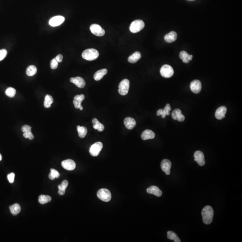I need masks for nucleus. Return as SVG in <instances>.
Segmentation results:
<instances>
[{
    "label": "nucleus",
    "instance_id": "11",
    "mask_svg": "<svg viewBox=\"0 0 242 242\" xmlns=\"http://www.w3.org/2000/svg\"><path fill=\"white\" fill-rule=\"evenodd\" d=\"M65 18L62 16H56L50 19L49 24L52 26H57L62 24L65 21Z\"/></svg>",
    "mask_w": 242,
    "mask_h": 242
},
{
    "label": "nucleus",
    "instance_id": "12",
    "mask_svg": "<svg viewBox=\"0 0 242 242\" xmlns=\"http://www.w3.org/2000/svg\"><path fill=\"white\" fill-rule=\"evenodd\" d=\"M202 85L201 81L199 80H194L192 81L190 84V90L195 94L200 93L201 90Z\"/></svg>",
    "mask_w": 242,
    "mask_h": 242
},
{
    "label": "nucleus",
    "instance_id": "18",
    "mask_svg": "<svg viewBox=\"0 0 242 242\" xmlns=\"http://www.w3.org/2000/svg\"><path fill=\"white\" fill-rule=\"evenodd\" d=\"M227 112V108L224 106L220 107L217 109L215 112V117L218 120L222 119L225 117V115Z\"/></svg>",
    "mask_w": 242,
    "mask_h": 242
},
{
    "label": "nucleus",
    "instance_id": "21",
    "mask_svg": "<svg viewBox=\"0 0 242 242\" xmlns=\"http://www.w3.org/2000/svg\"><path fill=\"white\" fill-rule=\"evenodd\" d=\"M155 134L153 131L150 130H146L142 132L141 134V138L144 140L153 139L155 138Z\"/></svg>",
    "mask_w": 242,
    "mask_h": 242
},
{
    "label": "nucleus",
    "instance_id": "20",
    "mask_svg": "<svg viewBox=\"0 0 242 242\" xmlns=\"http://www.w3.org/2000/svg\"><path fill=\"white\" fill-rule=\"evenodd\" d=\"M124 123L127 129L132 130L136 126V121L134 119L131 117H127L124 120Z\"/></svg>",
    "mask_w": 242,
    "mask_h": 242
},
{
    "label": "nucleus",
    "instance_id": "27",
    "mask_svg": "<svg viewBox=\"0 0 242 242\" xmlns=\"http://www.w3.org/2000/svg\"><path fill=\"white\" fill-rule=\"evenodd\" d=\"M92 123L93 124V127L95 130H97L99 132H101L104 131V126L102 124L100 123L96 119H93L92 121Z\"/></svg>",
    "mask_w": 242,
    "mask_h": 242
},
{
    "label": "nucleus",
    "instance_id": "9",
    "mask_svg": "<svg viewBox=\"0 0 242 242\" xmlns=\"http://www.w3.org/2000/svg\"><path fill=\"white\" fill-rule=\"evenodd\" d=\"M194 156L195 161L197 162L199 165L201 166L205 165V156H204V153H203L201 151H196L195 153Z\"/></svg>",
    "mask_w": 242,
    "mask_h": 242
},
{
    "label": "nucleus",
    "instance_id": "25",
    "mask_svg": "<svg viewBox=\"0 0 242 242\" xmlns=\"http://www.w3.org/2000/svg\"><path fill=\"white\" fill-rule=\"evenodd\" d=\"M107 73V69H103L99 70L94 75V79L96 81H99L102 79L104 75H106Z\"/></svg>",
    "mask_w": 242,
    "mask_h": 242
},
{
    "label": "nucleus",
    "instance_id": "16",
    "mask_svg": "<svg viewBox=\"0 0 242 242\" xmlns=\"http://www.w3.org/2000/svg\"><path fill=\"white\" fill-rule=\"evenodd\" d=\"M70 82L74 83L76 86L80 88H83L86 85L85 80L83 78L80 77H76L71 78L70 79Z\"/></svg>",
    "mask_w": 242,
    "mask_h": 242
},
{
    "label": "nucleus",
    "instance_id": "28",
    "mask_svg": "<svg viewBox=\"0 0 242 242\" xmlns=\"http://www.w3.org/2000/svg\"><path fill=\"white\" fill-rule=\"evenodd\" d=\"M77 130L78 132L79 136L80 138H84L87 134V130L86 127L78 126L77 127Z\"/></svg>",
    "mask_w": 242,
    "mask_h": 242
},
{
    "label": "nucleus",
    "instance_id": "13",
    "mask_svg": "<svg viewBox=\"0 0 242 242\" xmlns=\"http://www.w3.org/2000/svg\"><path fill=\"white\" fill-rule=\"evenodd\" d=\"M171 161L168 159H164L162 160L161 162V168L166 175H169L170 174V169H171Z\"/></svg>",
    "mask_w": 242,
    "mask_h": 242
},
{
    "label": "nucleus",
    "instance_id": "41",
    "mask_svg": "<svg viewBox=\"0 0 242 242\" xmlns=\"http://www.w3.org/2000/svg\"><path fill=\"white\" fill-rule=\"evenodd\" d=\"M55 59H56V61L58 62H61L62 61V59H63V56L62 55H61V54H59V55H58L56 58H55Z\"/></svg>",
    "mask_w": 242,
    "mask_h": 242
},
{
    "label": "nucleus",
    "instance_id": "39",
    "mask_svg": "<svg viewBox=\"0 0 242 242\" xmlns=\"http://www.w3.org/2000/svg\"><path fill=\"white\" fill-rule=\"evenodd\" d=\"M31 129L32 127L30 126L26 125L22 127L21 130L23 133L27 132H31Z\"/></svg>",
    "mask_w": 242,
    "mask_h": 242
},
{
    "label": "nucleus",
    "instance_id": "2",
    "mask_svg": "<svg viewBox=\"0 0 242 242\" xmlns=\"http://www.w3.org/2000/svg\"><path fill=\"white\" fill-rule=\"evenodd\" d=\"M99 54L97 50L94 49H88L83 52V58L87 61H93L98 58Z\"/></svg>",
    "mask_w": 242,
    "mask_h": 242
},
{
    "label": "nucleus",
    "instance_id": "1",
    "mask_svg": "<svg viewBox=\"0 0 242 242\" xmlns=\"http://www.w3.org/2000/svg\"><path fill=\"white\" fill-rule=\"evenodd\" d=\"M214 211L213 208L210 206L205 207L202 211L203 221L205 224L209 225L213 221Z\"/></svg>",
    "mask_w": 242,
    "mask_h": 242
},
{
    "label": "nucleus",
    "instance_id": "10",
    "mask_svg": "<svg viewBox=\"0 0 242 242\" xmlns=\"http://www.w3.org/2000/svg\"><path fill=\"white\" fill-rule=\"evenodd\" d=\"M62 165L63 168L70 171L74 170L76 167L75 162L71 159H67L62 161Z\"/></svg>",
    "mask_w": 242,
    "mask_h": 242
},
{
    "label": "nucleus",
    "instance_id": "40",
    "mask_svg": "<svg viewBox=\"0 0 242 242\" xmlns=\"http://www.w3.org/2000/svg\"><path fill=\"white\" fill-rule=\"evenodd\" d=\"M14 177H15V174L14 173H11L7 175V178L10 183H13L14 182Z\"/></svg>",
    "mask_w": 242,
    "mask_h": 242
},
{
    "label": "nucleus",
    "instance_id": "42",
    "mask_svg": "<svg viewBox=\"0 0 242 242\" xmlns=\"http://www.w3.org/2000/svg\"><path fill=\"white\" fill-rule=\"evenodd\" d=\"M2 159V156H1V154H0V161H1Z\"/></svg>",
    "mask_w": 242,
    "mask_h": 242
},
{
    "label": "nucleus",
    "instance_id": "36",
    "mask_svg": "<svg viewBox=\"0 0 242 242\" xmlns=\"http://www.w3.org/2000/svg\"><path fill=\"white\" fill-rule=\"evenodd\" d=\"M23 136L24 138H28L30 140H33L34 138V136L32 132V131L23 133Z\"/></svg>",
    "mask_w": 242,
    "mask_h": 242
},
{
    "label": "nucleus",
    "instance_id": "15",
    "mask_svg": "<svg viewBox=\"0 0 242 242\" xmlns=\"http://www.w3.org/2000/svg\"><path fill=\"white\" fill-rule=\"evenodd\" d=\"M171 116L173 119L178 121L179 122H183L185 119L184 116L182 115L181 110L178 108L175 109L173 111Z\"/></svg>",
    "mask_w": 242,
    "mask_h": 242
},
{
    "label": "nucleus",
    "instance_id": "34",
    "mask_svg": "<svg viewBox=\"0 0 242 242\" xmlns=\"http://www.w3.org/2000/svg\"><path fill=\"white\" fill-rule=\"evenodd\" d=\"M50 171L49 177L51 180H54L55 178H58L60 177V174L56 169H51Z\"/></svg>",
    "mask_w": 242,
    "mask_h": 242
},
{
    "label": "nucleus",
    "instance_id": "23",
    "mask_svg": "<svg viewBox=\"0 0 242 242\" xmlns=\"http://www.w3.org/2000/svg\"><path fill=\"white\" fill-rule=\"evenodd\" d=\"M177 34L176 32L172 31L165 36L164 39L168 43H172L177 40Z\"/></svg>",
    "mask_w": 242,
    "mask_h": 242
},
{
    "label": "nucleus",
    "instance_id": "4",
    "mask_svg": "<svg viewBox=\"0 0 242 242\" xmlns=\"http://www.w3.org/2000/svg\"><path fill=\"white\" fill-rule=\"evenodd\" d=\"M97 196L99 199L104 202H108L111 199V194L108 190L103 188L97 192Z\"/></svg>",
    "mask_w": 242,
    "mask_h": 242
},
{
    "label": "nucleus",
    "instance_id": "30",
    "mask_svg": "<svg viewBox=\"0 0 242 242\" xmlns=\"http://www.w3.org/2000/svg\"><path fill=\"white\" fill-rule=\"evenodd\" d=\"M37 70L36 66L33 65L29 66L26 70V75L28 76H33L35 75Z\"/></svg>",
    "mask_w": 242,
    "mask_h": 242
},
{
    "label": "nucleus",
    "instance_id": "19",
    "mask_svg": "<svg viewBox=\"0 0 242 242\" xmlns=\"http://www.w3.org/2000/svg\"><path fill=\"white\" fill-rule=\"evenodd\" d=\"M147 192L150 194H153L157 197H161L162 193L157 186H152L147 189Z\"/></svg>",
    "mask_w": 242,
    "mask_h": 242
},
{
    "label": "nucleus",
    "instance_id": "22",
    "mask_svg": "<svg viewBox=\"0 0 242 242\" xmlns=\"http://www.w3.org/2000/svg\"><path fill=\"white\" fill-rule=\"evenodd\" d=\"M179 57L182 60L183 62L188 63L189 61L192 60L193 56L192 55H189L187 52L184 51H182L179 54Z\"/></svg>",
    "mask_w": 242,
    "mask_h": 242
},
{
    "label": "nucleus",
    "instance_id": "31",
    "mask_svg": "<svg viewBox=\"0 0 242 242\" xmlns=\"http://www.w3.org/2000/svg\"><path fill=\"white\" fill-rule=\"evenodd\" d=\"M167 237L170 240H174V242H180L181 240L176 233L173 231H169L167 232Z\"/></svg>",
    "mask_w": 242,
    "mask_h": 242
},
{
    "label": "nucleus",
    "instance_id": "5",
    "mask_svg": "<svg viewBox=\"0 0 242 242\" xmlns=\"http://www.w3.org/2000/svg\"><path fill=\"white\" fill-rule=\"evenodd\" d=\"M130 87V81L128 79H124L122 80L119 86V92L122 96H125L128 92Z\"/></svg>",
    "mask_w": 242,
    "mask_h": 242
},
{
    "label": "nucleus",
    "instance_id": "14",
    "mask_svg": "<svg viewBox=\"0 0 242 242\" xmlns=\"http://www.w3.org/2000/svg\"><path fill=\"white\" fill-rule=\"evenodd\" d=\"M85 99V96L83 94H81L80 95H76L74 97L73 103L75 105V107L76 108H79L80 110H83V107L81 105L82 102Z\"/></svg>",
    "mask_w": 242,
    "mask_h": 242
},
{
    "label": "nucleus",
    "instance_id": "3",
    "mask_svg": "<svg viewBox=\"0 0 242 242\" xmlns=\"http://www.w3.org/2000/svg\"><path fill=\"white\" fill-rule=\"evenodd\" d=\"M145 24L141 20H136L131 23L130 30L132 33H136L140 32L144 28Z\"/></svg>",
    "mask_w": 242,
    "mask_h": 242
},
{
    "label": "nucleus",
    "instance_id": "37",
    "mask_svg": "<svg viewBox=\"0 0 242 242\" xmlns=\"http://www.w3.org/2000/svg\"><path fill=\"white\" fill-rule=\"evenodd\" d=\"M7 50L5 49L0 50V61L4 59L7 55Z\"/></svg>",
    "mask_w": 242,
    "mask_h": 242
},
{
    "label": "nucleus",
    "instance_id": "38",
    "mask_svg": "<svg viewBox=\"0 0 242 242\" xmlns=\"http://www.w3.org/2000/svg\"><path fill=\"white\" fill-rule=\"evenodd\" d=\"M58 62L56 61L55 58L52 59L50 62V66L51 69H53V70L57 69L58 66Z\"/></svg>",
    "mask_w": 242,
    "mask_h": 242
},
{
    "label": "nucleus",
    "instance_id": "24",
    "mask_svg": "<svg viewBox=\"0 0 242 242\" xmlns=\"http://www.w3.org/2000/svg\"><path fill=\"white\" fill-rule=\"evenodd\" d=\"M141 54L139 52H136L129 57L128 61L130 63H135L141 58Z\"/></svg>",
    "mask_w": 242,
    "mask_h": 242
},
{
    "label": "nucleus",
    "instance_id": "29",
    "mask_svg": "<svg viewBox=\"0 0 242 242\" xmlns=\"http://www.w3.org/2000/svg\"><path fill=\"white\" fill-rule=\"evenodd\" d=\"M11 214L14 215H17L21 211V207L18 204H14L9 207Z\"/></svg>",
    "mask_w": 242,
    "mask_h": 242
},
{
    "label": "nucleus",
    "instance_id": "17",
    "mask_svg": "<svg viewBox=\"0 0 242 242\" xmlns=\"http://www.w3.org/2000/svg\"><path fill=\"white\" fill-rule=\"evenodd\" d=\"M171 110V107L169 104H167L165 105V107L164 109H159L157 112V115L158 116L161 115L163 119L165 118L167 115H170V111Z\"/></svg>",
    "mask_w": 242,
    "mask_h": 242
},
{
    "label": "nucleus",
    "instance_id": "32",
    "mask_svg": "<svg viewBox=\"0 0 242 242\" xmlns=\"http://www.w3.org/2000/svg\"><path fill=\"white\" fill-rule=\"evenodd\" d=\"M51 201V197L50 196L41 195L39 197L38 201L42 205L46 204Z\"/></svg>",
    "mask_w": 242,
    "mask_h": 242
},
{
    "label": "nucleus",
    "instance_id": "7",
    "mask_svg": "<svg viewBox=\"0 0 242 242\" xmlns=\"http://www.w3.org/2000/svg\"><path fill=\"white\" fill-rule=\"evenodd\" d=\"M102 148V143L100 142H96L92 145L89 149V152L92 156L96 157L99 154Z\"/></svg>",
    "mask_w": 242,
    "mask_h": 242
},
{
    "label": "nucleus",
    "instance_id": "35",
    "mask_svg": "<svg viewBox=\"0 0 242 242\" xmlns=\"http://www.w3.org/2000/svg\"><path fill=\"white\" fill-rule=\"evenodd\" d=\"M16 90L14 88L9 87L7 88L5 91V94L9 97H14L16 94Z\"/></svg>",
    "mask_w": 242,
    "mask_h": 242
},
{
    "label": "nucleus",
    "instance_id": "26",
    "mask_svg": "<svg viewBox=\"0 0 242 242\" xmlns=\"http://www.w3.org/2000/svg\"><path fill=\"white\" fill-rule=\"evenodd\" d=\"M68 185V182L66 180H63V181L62 182L61 184L58 185V188L59 190H58V193L59 194V195L63 196L65 194L66 189L67 188Z\"/></svg>",
    "mask_w": 242,
    "mask_h": 242
},
{
    "label": "nucleus",
    "instance_id": "33",
    "mask_svg": "<svg viewBox=\"0 0 242 242\" xmlns=\"http://www.w3.org/2000/svg\"><path fill=\"white\" fill-rule=\"evenodd\" d=\"M53 101H54V100H53L52 96L49 95H47L45 97L44 106L46 108H49L51 106V104L53 103Z\"/></svg>",
    "mask_w": 242,
    "mask_h": 242
},
{
    "label": "nucleus",
    "instance_id": "6",
    "mask_svg": "<svg viewBox=\"0 0 242 242\" xmlns=\"http://www.w3.org/2000/svg\"><path fill=\"white\" fill-rule=\"evenodd\" d=\"M160 73L163 77L169 78L173 75L174 71L171 66L169 65H164L161 68Z\"/></svg>",
    "mask_w": 242,
    "mask_h": 242
},
{
    "label": "nucleus",
    "instance_id": "8",
    "mask_svg": "<svg viewBox=\"0 0 242 242\" xmlns=\"http://www.w3.org/2000/svg\"><path fill=\"white\" fill-rule=\"evenodd\" d=\"M90 29L93 34L98 37H102L105 34V31L104 29L101 28L99 25L97 24H93L91 25Z\"/></svg>",
    "mask_w": 242,
    "mask_h": 242
}]
</instances>
